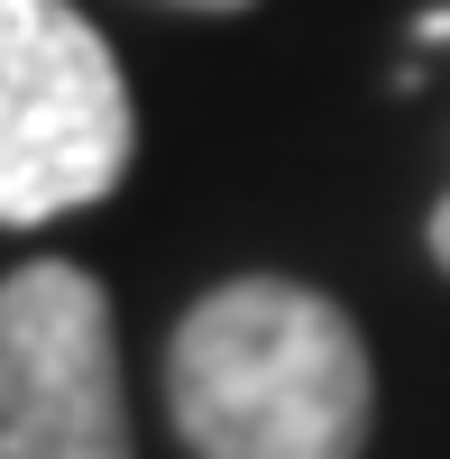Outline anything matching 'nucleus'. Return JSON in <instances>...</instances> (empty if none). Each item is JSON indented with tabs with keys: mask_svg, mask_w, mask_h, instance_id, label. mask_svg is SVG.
I'll list each match as a JSON object with an SVG mask.
<instances>
[{
	"mask_svg": "<svg viewBox=\"0 0 450 459\" xmlns=\"http://www.w3.org/2000/svg\"><path fill=\"white\" fill-rule=\"evenodd\" d=\"M166 413L194 459H359L377 368L331 294L230 276L166 340Z\"/></svg>",
	"mask_w": 450,
	"mask_h": 459,
	"instance_id": "obj_1",
	"label": "nucleus"
},
{
	"mask_svg": "<svg viewBox=\"0 0 450 459\" xmlns=\"http://www.w3.org/2000/svg\"><path fill=\"white\" fill-rule=\"evenodd\" d=\"M129 83L74 0H0V221L37 230L129 175Z\"/></svg>",
	"mask_w": 450,
	"mask_h": 459,
	"instance_id": "obj_2",
	"label": "nucleus"
},
{
	"mask_svg": "<svg viewBox=\"0 0 450 459\" xmlns=\"http://www.w3.org/2000/svg\"><path fill=\"white\" fill-rule=\"evenodd\" d=\"M0 459H138L110 294L65 257L0 276Z\"/></svg>",
	"mask_w": 450,
	"mask_h": 459,
	"instance_id": "obj_3",
	"label": "nucleus"
},
{
	"mask_svg": "<svg viewBox=\"0 0 450 459\" xmlns=\"http://www.w3.org/2000/svg\"><path fill=\"white\" fill-rule=\"evenodd\" d=\"M432 257H441V276H450V194L432 203Z\"/></svg>",
	"mask_w": 450,
	"mask_h": 459,
	"instance_id": "obj_4",
	"label": "nucleus"
},
{
	"mask_svg": "<svg viewBox=\"0 0 450 459\" xmlns=\"http://www.w3.org/2000/svg\"><path fill=\"white\" fill-rule=\"evenodd\" d=\"M175 10H248V0H175Z\"/></svg>",
	"mask_w": 450,
	"mask_h": 459,
	"instance_id": "obj_5",
	"label": "nucleus"
}]
</instances>
